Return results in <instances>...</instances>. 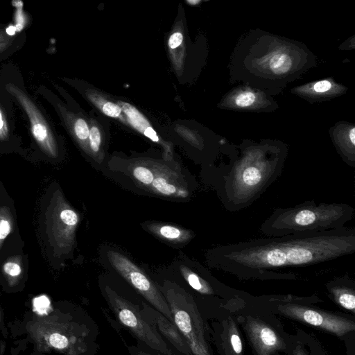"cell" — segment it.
I'll list each match as a JSON object with an SVG mask.
<instances>
[{
    "label": "cell",
    "mask_w": 355,
    "mask_h": 355,
    "mask_svg": "<svg viewBox=\"0 0 355 355\" xmlns=\"http://www.w3.org/2000/svg\"><path fill=\"white\" fill-rule=\"evenodd\" d=\"M355 252V230L343 227L250 239L217 246L210 266L243 278L288 276L286 270L317 266Z\"/></svg>",
    "instance_id": "cell-1"
},
{
    "label": "cell",
    "mask_w": 355,
    "mask_h": 355,
    "mask_svg": "<svg viewBox=\"0 0 355 355\" xmlns=\"http://www.w3.org/2000/svg\"><path fill=\"white\" fill-rule=\"evenodd\" d=\"M229 155L216 172V186L225 209H246L281 175L287 155L282 144H259L242 146Z\"/></svg>",
    "instance_id": "cell-2"
},
{
    "label": "cell",
    "mask_w": 355,
    "mask_h": 355,
    "mask_svg": "<svg viewBox=\"0 0 355 355\" xmlns=\"http://www.w3.org/2000/svg\"><path fill=\"white\" fill-rule=\"evenodd\" d=\"M354 209L343 202L306 201L288 207H277L260 226L266 237L342 229L352 220Z\"/></svg>",
    "instance_id": "cell-3"
},
{
    "label": "cell",
    "mask_w": 355,
    "mask_h": 355,
    "mask_svg": "<svg viewBox=\"0 0 355 355\" xmlns=\"http://www.w3.org/2000/svg\"><path fill=\"white\" fill-rule=\"evenodd\" d=\"M26 329L38 350H55L64 355H81L86 351V334L55 311L45 314L33 313L26 322Z\"/></svg>",
    "instance_id": "cell-4"
},
{
    "label": "cell",
    "mask_w": 355,
    "mask_h": 355,
    "mask_svg": "<svg viewBox=\"0 0 355 355\" xmlns=\"http://www.w3.org/2000/svg\"><path fill=\"white\" fill-rule=\"evenodd\" d=\"M161 291L173 322L194 355H211L205 338L202 320L192 297L177 285L166 284Z\"/></svg>",
    "instance_id": "cell-5"
},
{
    "label": "cell",
    "mask_w": 355,
    "mask_h": 355,
    "mask_svg": "<svg viewBox=\"0 0 355 355\" xmlns=\"http://www.w3.org/2000/svg\"><path fill=\"white\" fill-rule=\"evenodd\" d=\"M105 291L110 308L123 325L150 347L164 354L171 355L165 341L155 327L143 317L137 305L119 295L108 286L105 287Z\"/></svg>",
    "instance_id": "cell-6"
},
{
    "label": "cell",
    "mask_w": 355,
    "mask_h": 355,
    "mask_svg": "<svg viewBox=\"0 0 355 355\" xmlns=\"http://www.w3.org/2000/svg\"><path fill=\"white\" fill-rule=\"evenodd\" d=\"M107 255L111 265L117 272L153 305L156 310L174 323L164 295L153 281L123 254L116 251H109Z\"/></svg>",
    "instance_id": "cell-7"
},
{
    "label": "cell",
    "mask_w": 355,
    "mask_h": 355,
    "mask_svg": "<svg viewBox=\"0 0 355 355\" xmlns=\"http://www.w3.org/2000/svg\"><path fill=\"white\" fill-rule=\"evenodd\" d=\"M5 89L12 95L26 114L31 125L32 135L48 156H57V146L52 131L44 116L30 96L22 89L13 83H8Z\"/></svg>",
    "instance_id": "cell-8"
},
{
    "label": "cell",
    "mask_w": 355,
    "mask_h": 355,
    "mask_svg": "<svg viewBox=\"0 0 355 355\" xmlns=\"http://www.w3.org/2000/svg\"><path fill=\"white\" fill-rule=\"evenodd\" d=\"M278 310L287 317L322 329L338 336H342L355 329L352 320L297 304H280Z\"/></svg>",
    "instance_id": "cell-9"
},
{
    "label": "cell",
    "mask_w": 355,
    "mask_h": 355,
    "mask_svg": "<svg viewBox=\"0 0 355 355\" xmlns=\"http://www.w3.org/2000/svg\"><path fill=\"white\" fill-rule=\"evenodd\" d=\"M78 221L76 212L61 197H57L53 202L49 218L50 236L57 247L67 248L72 246Z\"/></svg>",
    "instance_id": "cell-10"
},
{
    "label": "cell",
    "mask_w": 355,
    "mask_h": 355,
    "mask_svg": "<svg viewBox=\"0 0 355 355\" xmlns=\"http://www.w3.org/2000/svg\"><path fill=\"white\" fill-rule=\"evenodd\" d=\"M245 330L257 355H272L285 348L284 340L269 326L253 318H248Z\"/></svg>",
    "instance_id": "cell-11"
},
{
    "label": "cell",
    "mask_w": 355,
    "mask_h": 355,
    "mask_svg": "<svg viewBox=\"0 0 355 355\" xmlns=\"http://www.w3.org/2000/svg\"><path fill=\"white\" fill-rule=\"evenodd\" d=\"M142 304L141 313L147 322L155 327L157 325L160 332L176 349L182 354H189L191 352L190 348L175 324L157 310L152 309L145 303Z\"/></svg>",
    "instance_id": "cell-12"
},
{
    "label": "cell",
    "mask_w": 355,
    "mask_h": 355,
    "mask_svg": "<svg viewBox=\"0 0 355 355\" xmlns=\"http://www.w3.org/2000/svg\"><path fill=\"white\" fill-rule=\"evenodd\" d=\"M155 171V178L151 184L153 190L157 193L168 197L188 196V190L182 187L175 177L169 172Z\"/></svg>",
    "instance_id": "cell-13"
},
{
    "label": "cell",
    "mask_w": 355,
    "mask_h": 355,
    "mask_svg": "<svg viewBox=\"0 0 355 355\" xmlns=\"http://www.w3.org/2000/svg\"><path fill=\"white\" fill-rule=\"evenodd\" d=\"M148 228L155 235L171 243L186 242L193 237L191 232L171 225L153 223Z\"/></svg>",
    "instance_id": "cell-14"
},
{
    "label": "cell",
    "mask_w": 355,
    "mask_h": 355,
    "mask_svg": "<svg viewBox=\"0 0 355 355\" xmlns=\"http://www.w3.org/2000/svg\"><path fill=\"white\" fill-rule=\"evenodd\" d=\"M329 291L335 301L343 308L354 312L355 291L354 288L340 284H334Z\"/></svg>",
    "instance_id": "cell-15"
},
{
    "label": "cell",
    "mask_w": 355,
    "mask_h": 355,
    "mask_svg": "<svg viewBox=\"0 0 355 355\" xmlns=\"http://www.w3.org/2000/svg\"><path fill=\"white\" fill-rule=\"evenodd\" d=\"M180 270L186 282L195 291L204 295L214 294L213 288L209 282L198 274L184 266H182Z\"/></svg>",
    "instance_id": "cell-16"
},
{
    "label": "cell",
    "mask_w": 355,
    "mask_h": 355,
    "mask_svg": "<svg viewBox=\"0 0 355 355\" xmlns=\"http://www.w3.org/2000/svg\"><path fill=\"white\" fill-rule=\"evenodd\" d=\"M12 229V216L7 207H0V248Z\"/></svg>",
    "instance_id": "cell-17"
},
{
    "label": "cell",
    "mask_w": 355,
    "mask_h": 355,
    "mask_svg": "<svg viewBox=\"0 0 355 355\" xmlns=\"http://www.w3.org/2000/svg\"><path fill=\"white\" fill-rule=\"evenodd\" d=\"M3 272L10 286L15 285L21 275V266L17 260H9L3 266Z\"/></svg>",
    "instance_id": "cell-18"
},
{
    "label": "cell",
    "mask_w": 355,
    "mask_h": 355,
    "mask_svg": "<svg viewBox=\"0 0 355 355\" xmlns=\"http://www.w3.org/2000/svg\"><path fill=\"white\" fill-rule=\"evenodd\" d=\"M132 174L135 180L146 187L151 186L155 178V172L142 165L134 167Z\"/></svg>",
    "instance_id": "cell-19"
},
{
    "label": "cell",
    "mask_w": 355,
    "mask_h": 355,
    "mask_svg": "<svg viewBox=\"0 0 355 355\" xmlns=\"http://www.w3.org/2000/svg\"><path fill=\"white\" fill-rule=\"evenodd\" d=\"M258 97L252 92L245 91L238 94L234 98V104L240 108H248L256 104Z\"/></svg>",
    "instance_id": "cell-20"
},
{
    "label": "cell",
    "mask_w": 355,
    "mask_h": 355,
    "mask_svg": "<svg viewBox=\"0 0 355 355\" xmlns=\"http://www.w3.org/2000/svg\"><path fill=\"white\" fill-rule=\"evenodd\" d=\"M230 339L234 352L236 354H241L243 351L242 342L234 323L230 327Z\"/></svg>",
    "instance_id": "cell-21"
},
{
    "label": "cell",
    "mask_w": 355,
    "mask_h": 355,
    "mask_svg": "<svg viewBox=\"0 0 355 355\" xmlns=\"http://www.w3.org/2000/svg\"><path fill=\"white\" fill-rule=\"evenodd\" d=\"M73 130L76 136L80 140H85L89 137V130L85 120L78 119L74 122Z\"/></svg>",
    "instance_id": "cell-22"
},
{
    "label": "cell",
    "mask_w": 355,
    "mask_h": 355,
    "mask_svg": "<svg viewBox=\"0 0 355 355\" xmlns=\"http://www.w3.org/2000/svg\"><path fill=\"white\" fill-rule=\"evenodd\" d=\"M89 137L91 149L93 152L97 153L101 144V134L96 127H92L89 130Z\"/></svg>",
    "instance_id": "cell-23"
},
{
    "label": "cell",
    "mask_w": 355,
    "mask_h": 355,
    "mask_svg": "<svg viewBox=\"0 0 355 355\" xmlns=\"http://www.w3.org/2000/svg\"><path fill=\"white\" fill-rule=\"evenodd\" d=\"M7 330L4 323L3 316L0 307V355H3L7 338Z\"/></svg>",
    "instance_id": "cell-24"
},
{
    "label": "cell",
    "mask_w": 355,
    "mask_h": 355,
    "mask_svg": "<svg viewBox=\"0 0 355 355\" xmlns=\"http://www.w3.org/2000/svg\"><path fill=\"white\" fill-rule=\"evenodd\" d=\"M103 112L111 117H118L121 113V107L112 102H107L103 106Z\"/></svg>",
    "instance_id": "cell-25"
},
{
    "label": "cell",
    "mask_w": 355,
    "mask_h": 355,
    "mask_svg": "<svg viewBox=\"0 0 355 355\" xmlns=\"http://www.w3.org/2000/svg\"><path fill=\"white\" fill-rule=\"evenodd\" d=\"M9 129L6 115L0 105V140H6L8 137Z\"/></svg>",
    "instance_id": "cell-26"
},
{
    "label": "cell",
    "mask_w": 355,
    "mask_h": 355,
    "mask_svg": "<svg viewBox=\"0 0 355 355\" xmlns=\"http://www.w3.org/2000/svg\"><path fill=\"white\" fill-rule=\"evenodd\" d=\"M332 83L328 80H322L316 82L313 85V90L318 94L327 93L331 89Z\"/></svg>",
    "instance_id": "cell-27"
},
{
    "label": "cell",
    "mask_w": 355,
    "mask_h": 355,
    "mask_svg": "<svg viewBox=\"0 0 355 355\" xmlns=\"http://www.w3.org/2000/svg\"><path fill=\"white\" fill-rule=\"evenodd\" d=\"M183 40L182 33L177 32L171 35L168 40V45L171 49L179 46Z\"/></svg>",
    "instance_id": "cell-28"
},
{
    "label": "cell",
    "mask_w": 355,
    "mask_h": 355,
    "mask_svg": "<svg viewBox=\"0 0 355 355\" xmlns=\"http://www.w3.org/2000/svg\"><path fill=\"white\" fill-rule=\"evenodd\" d=\"M11 43V40L6 32L0 29V52L7 49Z\"/></svg>",
    "instance_id": "cell-29"
},
{
    "label": "cell",
    "mask_w": 355,
    "mask_h": 355,
    "mask_svg": "<svg viewBox=\"0 0 355 355\" xmlns=\"http://www.w3.org/2000/svg\"><path fill=\"white\" fill-rule=\"evenodd\" d=\"M144 135L153 141H158L159 138L156 135L155 131L150 126L146 127L144 132Z\"/></svg>",
    "instance_id": "cell-30"
},
{
    "label": "cell",
    "mask_w": 355,
    "mask_h": 355,
    "mask_svg": "<svg viewBox=\"0 0 355 355\" xmlns=\"http://www.w3.org/2000/svg\"><path fill=\"white\" fill-rule=\"evenodd\" d=\"M295 355H307L304 351L300 347H297L294 352Z\"/></svg>",
    "instance_id": "cell-31"
},
{
    "label": "cell",
    "mask_w": 355,
    "mask_h": 355,
    "mask_svg": "<svg viewBox=\"0 0 355 355\" xmlns=\"http://www.w3.org/2000/svg\"><path fill=\"white\" fill-rule=\"evenodd\" d=\"M137 355H154V354H150L145 353L144 352H140L138 354H137ZM164 355H167V354H164Z\"/></svg>",
    "instance_id": "cell-32"
}]
</instances>
